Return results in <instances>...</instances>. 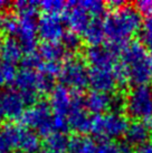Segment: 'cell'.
Masks as SVG:
<instances>
[{"label": "cell", "mask_w": 152, "mask_h": 153, "mask_svg": "<svg viewBox=\"0 0 152 153\" xmlns=\"http://www.w3.org/2000/svg\"><path fill=\"white\" fill-rule=\"evenodd\" d=\"M105 37L114 45L122 47L142 27L141 13L131 6L114 9L103 19Z\"/></svg>", "instance_id": "obj_1"}, {"label": "cell", "mask_w": 152, "mask_h": 153, "mask_svg": "<svg viewBox=\"0 0 152 153\" xmlns=\"http://www.w3.org/2000/svg\"><path fill=\"white\" fill-rule=\"evenodd\" d=\"M121 66L127 81L134 86L147 85L152 81V55L139 42H130L122 47Z\"/></svg>", "instance_id": "obj_2"}, {"label": "cell", "mask_w": 152, "mask_h": 153, "mask_svg": "<svg viewBox=\"0 0 152 153\" xmlns=\"http://www.w3.org/2000/svg\"><path fill=\"white\" fill-rule=\"evenodd\" d=\"M127 119L118 112H109L92 117L91 133L100 141H113L125 134Z\"/></svg>", "instance_id": "obj_3"}, {"label": "cell", "mask_w": 152, "mask_h": 153, "mask_svg": "<svg viewBox=\"0 0 152 153\" xmlns=\"http://www.w3.org/2000/svg\"><path fill=\"white\" fill-rule=\"evenodd\" d=\"M124 107L127 115L136 121L152 119V87L134 86L127 93Z\"/></svg>", "instance_id": "obj_4"}, {"label": "cell", "mask_w": 152, "mask_h": 153, "mask_svg": "<svg viewBox=\"0 0 152 153\" xmlns=\"http://www.w3.org/2000/svg\"><path fill=\"white\" fill-rule=\"evenodd\" d=\"M125 82H127V77L121 64H116L112 67H92L89 69V85L96 92L110 94Z\"/></svg>", "instance_id": "obj_5"}, {"label": "cell", "mask_w": 152, "mask_h": 153, "mask_svg": "<svg viewBox=\"0 0 152 153\" xmlns=\"http://www.w3.org/2000/svg\"><path fill=\"white\" fill-rule=\"evenodd\" d=\"M20 122L25 128L36 130L38 135L45 137L54 132L51 108L46 102H37L25 110L20 117Z\"/></svg>", "instance_id": "obj_6"}, {"label": "cell", "mask_w": 152, "mask_h": 153, "mask_svg": "<svg viewBox=\"0 0 152 153\" xmlns=\"http://www.w3.org/2000/svg\"><path fill=\"white\" fill-rule=\"evenodd\" d=\"M89 69L83 60L72 57L62 66L59 78L67 88L80 92L89 85Z\"/></svg>", "instance_id": "obj_7"}, {"label": "cell", "mask_w": 152, "mask_h": 153, "mask_svg": "<svg viewBox=\"0 0 152 153\" xmlns=\"http://www.w3.org/2000/svg\"><path fill=\"white\" fill-rule=\"evenodd\" d=\"M122 51V47L114 44H100L89 46L85 51V59L92 67H112Z\"/></svg>", "instance_id": "obj_8"}, {"label": "cell", "mask_w": 152, "mask_h": 153, "mask_svg": "<svg viewBox=\"0 0 152 153\" xmlns=\"http://www.w3.org/2000/svg\"><path fill=\"white\" fill-rule=\"evenodd\" d=\"M40 73H37L35 69L21 68L17 73V77L15 84L19 89L22 100L25 101L26 105L30 104L34 105L38 100V84H39Z\"/></svg>", "instance_id": "obj_9"}, {"label": "cell", "mask_w": 152, "mask_h": 153, "mask_svg": "<svg viewBox=\"0 0 152 153\" xmlns=\"http://www.w3.org/2000/svg\"><path fill=\"white\" fill-rule=\"evenodd\" d=\"M37 34L46 43H58L65 34L62 19L57 16L44 15L37 22Z\"/></svg>", "instance_id": "obj_10"}, {"label": "cell", "mask_w": 152, "mask_h": 153, "mask_svg": "<svg viewBox=\"0 0 152 153\" xmlns=\"http://www.w3.org/2000/svg\"><path fill=\"white\" fill-rule=\"evenodd\" d=\"M64 17L67 26L71 28V31L77 35L84 34L91 20L93 19V17L83 7H80L78 1L68 2Z\"/></svg>", "instance_id": "obj_11"}, {"label": "cell", "mask_w": 152, "mask_h": 153, "mask_svg": "<svg viewBox=\"0 0 152 153\" xmlns=\"http://www.w3.org/2000/svg\"><path fill=\"white\" fill-rule=\"evenodd\" d=\"M37 35L36 18H19V27L16 37L26 54L35 51L37 47Z\"/></svg>", "instance_id": "obj_12"}, {"label": "cell", "mask_w": 152, "mask_h": 153, "mask_svg": "<svg viewBox=\"0 0 152 153\" xmlns=\"http://www.w3.org/2000/svg\"><path fill=\"white\" fill-rule=\"evenodd\" d=\"M74 98V91L67 88L64 85H57L51 93V111L56 115H63L67 117L71 112Z\"/></svg>", "instance_id": "obj_13"}, {"label": "cell", "mask_w": 152, "mask_h": 153, "mask_svg": "<svg viewBox=\"0 0 152 153\" xmlns=\"http://www.w3.org/2000/svg\"><path fill=\"white\" fill-rule=\"evenodd\" d=\"M26 103L22 100L19 92L9 89L1 96V108L4 116L10 120H20L21 115L25 112Z\"/></svg>", "instance_id": "obj_14"}, {"label": "cell", "mask_w": 152, "mask_h": 153, "mask_svg": "<svg viewBox=\"0 0 152 153\" xmlns=\"http://www.w3.org/2000/svg\"><path fill=\"white\" fill-rule=\"evenodd\" d=\"M85 110L94 115L107 113L112 108V95L109 93L92 91L84 97Z\"/></svg>", "instance_id": "obj_15"}, {"label": "cell", "mask_w": 152, "mask_h": 153, "mask_svg": "<svg viewBox=\"0 0 152 153\" xmlns=\"http://www.w3.org/2000/svg\"><path fill=\"white\" fill-rule=\"evenodd\" d=\"M150 136L149 126L141 121H135L129 124L127 132L124 134L125 142L131 146H143Z\"/></svg>", "instance_id": "obj_16"}, {"label": "cell", "mask_w": 152, "mask_h": 153, "mask_svg": "<svg viewBox=\"0 0 152 153\" xmlns=\"http://www.w3.org/2000/svg\"><path fill=\"white\" fill-rule=\"evenodd\" d=\"M16 149L22 153H38L40 149L39 135L30 128L20 126Z\"/></svg>", "instance_id": "obj_17"}, {"label": "cell", "mask_w": 152, "mask_h": 153, "mask_svg": "<svg viewBox=\"0 0 152 153\" xmlns=\"http://www.w3.org/2000/svg\"><path fill=\"white\" fill-rule=\"evenodd\" d=\"M22 55H24V51L17 39L13 37H8L7 39H4L2 44V51H1V58L4 60V63L16 65L17 63L21 62L24 57Z\"/></svg>", "instance_id": "obj_18"}, {"label": "cell", "mask_w": 152, "mask_h": 153, "mask_svg": "<svg viewBox=\"0 0 152 153\" xmlns=\"http://www.w3.org/2000/svg\"><path fill=\"white\" fill-rule=\"evenodd\" d=\"M38 55L45 62H59L67 56L68 51L60 43H44L38 48Z\"/></svg>", "instance_id": "obj_19"}, {"label": "cell", "mask_w": 152, "mask_h": 153, "mask_svg": "<svg viewBox=\"0 0 152 153\" xmlns=\"http://www.w3.org/2000/svg\"><path fill=\"white\" fill-rule=\"evenodd\" d=\"M20 126L15 124H6L0 130V151L9 152L10 150L16 149L18 135Z\"/></svg>", "instance_id": "obj_20"}, {"label": "cell", "mask_w": 152, "mask_h": 153, "mask_svg": "<svg viewBox=\"0 0 152 153\" xmlns=\"http://www.w3.org/2000/svg\"><path fill=\"white\" fill-rule=\"evenodd\" d=\"M83 35H84L85 42L89 46H95L103 43V40L105 38L103 19L101 17L93 18Z\"/></svg>", "instance_id": "obj_21"}, {"label": "cell", "mask_w": 152, "mask_h": 153, "mask_svg": "<svg viewBox=\"0 0 152 153\" xmlns=\"http://www.w3.org/2000/svg\"><path fill=\"white\" fill-rule=\"evenodd\" d=\"M67 151L69 153H95L96 143L89 136L77 134L69 139Z\"/></svg>", "instance_id": "obj_22"}, {"label": "cell", "mask_w": 152, "mask_h": 153, "mask_svg": "<svg viewBox=\"0 0 152 153\" xmlns=\"http://www.w3.org/2000/svg\"><path fill=\"white\" fill-rule=\"evenodd\" d=\"M45 144H46V149L53 150L58 153H64L68 150L69 137L65 133L53 132L46 137Z\"/></svg>", "instance_id": "obj_23"}, {"label": "cell", "mask_w": 152, "mask_h": 153, "mask_svg": "<svg viewBox=\"0 0 152 153\" xmlns=\"http://www.w3.org/2000/svg\"><path fill=\"white\" fill-rule=\"evenodd\" d=\"M39 1L33 0H18L13 2V9L18 13L19 18H36L39 7Z\"/></svg>", "instance_id": "obj_24"}, {"label": "cell", "mask_w": 152, "mask_h": 153, "mask_svg": "<svg viewBox=\"0 0 152 153\" xmlns=\"http://www.w3.org/2000/svg\"><path fill=\"white\" fill-rule=\"evenodd\" d=\"M38 7L44 11V15L59 17L62 13H65L67 9V4L62 0H45L39 1Z\"/></svg>", "instance_id": "obj_25"}, {"label": "cell", "mask_w": 152, "mask_h": 153, "mask_svg": "<svg viewBox=\"0 0 152 153\" xmlns=\"http://www.w3.org/2000/svg\"><path fill=\"white\" fill-rule=\"evenodd\" d=\"M19 20L15 15L11 13H1L0 15V31L7 35L17 34Z\"/></svg>", "instance_id": "obj_26"}, {"label": "cell", "mask_w": 152, "mask_h": 153, "mask_svg": "<svg viewBox=\"0 0 152 153\" xmlns=\"http://www.w3.org/2000/svg\"><path fill=\"white\" fill-rule=\"evenodd\" d=\"M78 4L93 18L101 17V15L105 10V4L100 0H82L78 1Z\"/></svg>", "instance_id": "obj_27"}, {"label": "cell", "mask_w": 152, "mask_h": 153, "mask_svg": "<svg viewBox=\"0 0 152 153\" xmlns=\"http://www.w3.org/2000/svg\"><path fill=\"white\" fill-rule=\"evenodd\" d=\"M62 39H63V46L65 47V49L68 53L76 51L80 47V44H82L80 37L77 34L73 33V31L65 33Z\"/></svg>", "instance_id": "obj_28"}, {"label": "cell", "mask_w": 152, "mask_h": 153, "mask_svg": "<svg viewBox=\"0 0 152 153\" xmlns=\"http://www.w3.org/2000/svg\"><path fill=\"white\" fill-rule=\"evenodd\" d=\"M62 66L63 65L59 62H42L38 69L40 71V74H42V75L55 78L56 76L60 75Z\"/></svg>", "instance_id": "obj_29"}, {"label": "cell", "mask_w": 152, "mask_h": 153, "mask_svg": "<svg viewBox=\"0 0 152 153\" xmlns=\"http://www.w3.org/2000/svg\"><path fill=\"white\" fill-rule=\"evenodd\" d=\"M124 150L114 141H100L96 144L95 153H123Z\"/></svg>", "instance_id": "obj_30"}, {"label": "cell", "mask_w": 152, "mask_h": 153, "mask_svg": "<svg viewBox=\"0 0 152 153\" xmlns=\"http://www.w3.org/2000/svg\"><path fill=\"white\" fill-rule=\"evenodd\" d=\"M142 30H141V37L142 42L145 47L152 49V15L148 16L145 20L142 22Z\"/></svg>", "instance_id": "obj_31"}, {"label": "cell", "mask_w": 152, "mask_h": 153, "mask_svg": "<svg viewBox=\"0 0 152 153\" xmlns=\"http://www.w3.org/2000/svg\"><path fill=\"white\" fill-rule=\"evenodd\" d=\"M42 59L40 56L38 55V53L33 51V53H28L26 54L22 59H21V65L22 68H27V69H35V68H39L42 65Z\"/></svg>", "instance_id": "obj_32"}, {"label": "cell", "mask_w": 152, "mask_h": 153, "mask_svg": "<svg viewBox=\"0 0 152 153\" xmlns=\"http://www.w3.org/2000/svg\"><path fill=\"white\" fill-rule=\"evenodd\" d=\"M0 68L2 71V75H4V83L6 84H13L15 81H16V77H17V71H16V67L15 65L11 64H7V63H2L0 65Z\"/></svg>", "instance_id": "obj_33"}, {"label": "cell", "mask_w": 152, "mask_h": 153, "mask_svg": "<svg viewBox=\"0 0 152 153\" xmlns=\"http://www.w3.org/2000/svg\"><path fill=\"white\" fill-rule=\"evenodd\" d=\"M54 79H55V78H53V77H49V76H46V75L40 74L39 84H38V92H39V94L51 93V91L55 88Z\"/></svg>", "instance_id": "obj_34"}, {"label": "cell", "mask_w": 152, "mask_h": 153, "mask_svg": "<svg viewBox=\"0 0 152 153\" xmlns=\"http://www.w3.org/2000/svg\"><path fill=\"white\" fill-rule=\"evenodd\" d=\"M69 128L68 121L66 116L63 115H53V130L54 132H59V133H65Z\"/></svg>", "instance_id": "obj_35"}, {"label": "cell", "mask_w": 152, "mask_h": 153, "mask_svg": "<svg viewBox=\"0 0 152 153\" xmlns=\"http://www.w3.org/2000/svg\"><path fill=\"white\" fill-rule=\"evenodd\" d=\"M135 9L140 13H144L147 16L152 15V0H141L135 4Z\"/></svg>", "instance_id": "obj_36"}, {"label": "cell", "mask_w": 152, "mask_h": 153, "mask_svg": "<svg viewBox=\"0 0 152 153\" xmlns=\"http://www.w3.org/2000/svg\"><path fill=\"white\" fill-rule=\"evenodd\" d=\"M138 153H152V142L145 143L143 146H141Z\"/></svg>", "instance_id": "obj_37"}, {"label": "cell", "mask_w": 152, "mask_h": 153, "mask_svg": "<svg viewBox=\"0 0 152 153\" xmlns=\"http://www.w3.org/2000/svg\"><path fill=\"white\" fill-rule=\"evenodd\" d=\"M109 6L112 8V10H114V9L121 8V7L125 6V4H124L123 1H116V0H113V1H110V2H109Z\"/></svg>", "instance_id": "obj_38"}, {"label": "cell", "mask_w": 152, "mask_h": 153, "mask_svg": "<svg viewBox=\"0 0 152 153\" xmlns=\"http://www.w3.org/2000/svg\"><path fill=\"white\" fill-rule=\"evenodd\" d=\"M10 2L9 1H6V0H0V11H2L4 9L8 7Z\"/></svg>", "instance_id": "obj_39"}, {"label": "cell", "mask_w": 152, "mask_h": 153, "mask_svg": "<svg viewBox=\"0 0 152 153\" xmlns=\"http://www.w3.org/2000/svg\"><path fill=\"white\" fill-rule=\"evenodd\" d=\"M6 83H4V75H2V71H1V68H0V86L4 85Z\"/></svg>", "instance_id": "obj_40"}, {"label": "cell", "mask_w": 152, "mask_h": 153, "mask_svg": "<svg viewBox=\"0 0 152 153\" xmlns=\"http://www.w3.org/2000/svg\"><path fill=\"white\" fill-rule=\"evenodd\" d=\"M38 153H58V152H55V151L49 150V149H44V150H40Z\"/></svg>", "instance_id": "obj_41"}, {"label": "cell", "mask_w": 152, "mask_h": 153, "mask_svg": "<svg viewBox=\"0 0 152 153\" xmlns=\"http://www.w3.org/2000/svg\"><path fill=\"white\" fill-rule=\"evenodd\" d=\"M4 119V112H2V108H1V95H0V122Z\"/></svg>", "instance_id": "obj_42"}, {"label": "cell", "mask_w": 152, "mask_h": 153, "mask_svg": "<svg viewBox=\"0 0 152 153\" xmlns=\"http://www.w3.org/2000/svg\"><path fill=\"white\" fill-rule=\"evenodd\" d=\"M148 126H149V132H150V135L152 136V119L150 120V121H149Z\"/></svg>", "instance_id": "obj_43"}, {"label": "cell", "mask_w": 152, "mask_h": 153, "mask_svg": "<svg viewBox=\"0 0 152 153\" xmlns=\"http://www.w3.org/2000/svg\"><path fill=\"white\" fill-rule=\"evenodd\" d=\"M2 44H4V40L1 38V35H0V58H1V51H2Z\"/></svg>", "instance_id": "obj_44"}, {"label": "cell", "mask_w": 152, "mask_h": 153, "mask_svg": "<svg viewBox=\"0 0 152 153\" xmlns=\"http://www.w3.org/2000/svg\"><path fill=\"white\" fill-rule=\"evenodd\" d=\"M123 153H134V152H131V151H124Z\"/></svg>", "instance_id": "obj_45"}, {"label": "cell", "mask_w": 152, "mask_h": 153, "mask_svg": "<svg viewBox=\"0 0 152 153\" xmlns=\"http://www.w3.org/2000/svg\"><path fill=\"white\" fill-rule=\"evenodd\" d=\"M0 153H9V152H1V151H0Z\"/></svg>", "instance_id": "obj_46"}]
</instances>
